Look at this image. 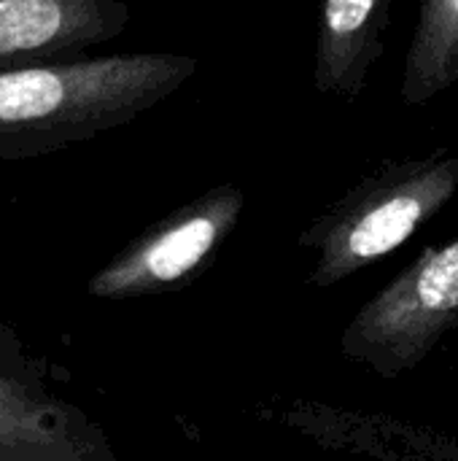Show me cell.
Masks as SVG:
<instances>
[{"label":"cell","instance_id":"1","mask_svg":"<svg viewBox=\"0 0 458 461\" xmlns=\"http://www.w3.org/2000/svg\"><path fill=\"white\" fill-rule=\"evenodd\" d=\"M197 73L181 51H127L0 70V165L124 127Z\"/></svg>","mask_w":458,"mask_h":461},{"label":"cell","instance_id":"2","mask_svg":"<svg viewBox=\"0 0 458 461\" xmlns=\"http://www.w3.org/2000/svg\"><path fill=\"white\" fill-rule=\"evenodd\" d=\"M456 192L454 149L386 162L302 230L300 249L313 254L308 284L332 289L381 262L427 227Z\"/></svg>","mask_w":458,"mask_h":461},{"label":"cell","instance_id":"3","mask_svg":"<svg viewBox=\"0 0 458 461\" xmlns=\"http://www.w3.org/2000/svg\"><path fill=\"white\" fill-rule=\"evenodd\" d=\"M458 327V235L427 249L340 335V354L378 378H400L424 365Z\"/></svg>","mask_w":458,"mask_h":461},{"label":"cell","instance_id":"4","mask_svg":"<svg viewBox=\"0 0 458 461\" xmlns=\"http://www.w3.org/2000/svg\"><path fill=\"white\" fill-rule=\"evenodd\" d=\"M246 211V192L238 184H219L165 219L154 221L116 251L86 284L97 300H135L181 292L194 284L238 230Z\"/></svg>","mask_w":458,"mask_h":461},{"label":"cell","instance_id":"5","mask_svg":"<svg viewBox=\"0 0 458 461\" xmlns=\"http://www.w3.org/2000/svg\"><path fill=\"white\" fill-rule=\"evenodd\" d=\"M51 384L0 365V461H116L103 427Z\"/></svg>","mask_w":458,"mask_h":461},{"label":"cell","instance_id":"6","mask_svg":"<svg viewBox=\"0 0 458 461\" xmlns=\"http://www.w3.org/2000/svg\"><path fill=\"white\" fill-rule=\"evenodd\" d=\"M130 19L124 0H0V70L84 57Z\"/></svg>","mask_w":458,"mask_h":461},{"label":"cell","instance_id":"7","mask_svg":"<svg viewBox=\"0 0 458 461\" xmlns=\"http://www.w3.org/2000/svg\"><path fill=\"white\" fill-rule=\"evenodd\" d=\"M273 419L329 451L367 454L378 459L458 461L456 438L386 413L346 411L316 400H289L275 405Z\"/></svg>","mask_w":458,"mask_h":461},{"label":"cell","instance_id":"8","mask_svg":"<svg viewBox=\"0 0 458 461\" xmlns=\"http://www.w3.org/2000/svg\"><path fill=\"white\" fill-rule=\"evenodd\" d=\"M394 0H321L313 86L327 97L356 100L383 54Z\"/></svg>","mask_w":458,"mask_h":461},{"label":"cell","instance_id":"9","mask_svg":"<svg viewBox=\"0 0 458 461\" xmlns=\"http://www.w3.org/2000/svg\"><path fill=\"white\" fill-rule=\"evenodd\" d=\"M458 84V0H421L405 54L402 103L427 105Z\"/></svg>","mask_w":458,"mask_h":461},{"label":"cell","instance_id":"10","mask_svg":"<svg viewBox=\"0 0 458 461\" xmlns=\"http://www.w3.org/2000/svg\"><path fill=\"white\" fill-rule=\"evenodd\" d=\"M0 365L22 370V373H40V375H51V378H65V373L59 367L46 362V357L32 354L27 348V343L22 340V335L11 324H5L3 319H0Z\"/></svg>","mask_w":458,"mask_h":461}]
</instances>
